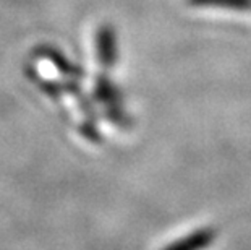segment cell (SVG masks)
<instances>
[{"mask_svg": "<svg viewBox=\"0 0 251 250\" xmlns=\"http://www.w3.org/2000/svg\"><path fill=\"white\" fill-rule=\"evenodd\" d=\"M96 54L102 67L110 68L115 65L119 58V42L114 26L102 25L96 31Z\"/></svg>", "mask_w": 251, "mask_h": 250, "instance_id": "obj_1", "label": "cell"}, {"mask_svg": "<svg viewBox=\"0 0 251 250\" xmlns=\"http://www.w3.org/2000/svg\"><path fill=\"white\" fill-rule=\"evenodd\" d=\"M214 237H216L214 229L204 227V229H198L193 234H188V236L172 242L164 250H202L209 247V244L214 241Z\"/></svg>", "mask_w": 251, "mask_h": 250, "instance_id": "obj_2", "label": "cell"}, {"mask_svg": "<svg viewBox=\"0 0 251 250\" xmlns=\"http://www.w3.org/2000/svg\"><path fill=\"white\" fill-rule=\"evenodd\" d=\"M193 7H217V8H228V10H250L251 0H188Z\"/></svg>", "mask_w": 251, "mask_h": 250, "instance_id": "obj_3", "label": "cell"}, {"mask_svg": "<svg viewBox=\"0 0 251 250\" xmlns=\"http://www.w3.org/2000/svg\"><path fill=\"white\" fill-rule=\"evenodd\" d=\"M96 94H98L99 99L105 101V103H117L119 101V91L112 86V83L105 78H99L98 83H96Z\"/></svg>", "mask_w": 251, "mask_h": 250, "instance_id": "obj_4", "label": "cell"}]
</instances>
